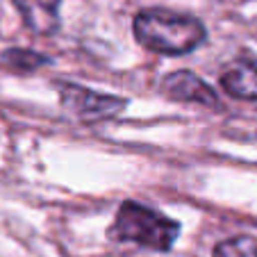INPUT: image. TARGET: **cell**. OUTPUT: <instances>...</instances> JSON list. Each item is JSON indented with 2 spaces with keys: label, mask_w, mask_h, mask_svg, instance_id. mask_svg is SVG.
Returning a JSON list of instances; mask_svg holds the SVG:
<instances>
[{
  "label": "cell",
  "mask_w": 257,
  "mask_h": 257,
  "mask_svg": "<svg viewBox=\"0 0 257 257\" xmlns=\"http://www.w3.org/2000/svg\"><path fill=\"white\" fill-rule=\"evenodd\" d=\"M135 37L144 48L160 55H187L203 46L207 30L196 16L155 7L135 16Z\"/></svg>",
  "instance_id": "obj_1"
},
{
  "label": "cell",
  "mask_w": 257,
  "mask_h": 257,
  "mask_svg": "<svg viewBox=\"0 0 257 257\" xmlns=\"http://www.w3.org/2000/svg\"><path fill=\"white\" fill-rule=\"evenodd\" d=\"M182 225L173 218L146 207L137 200H125L116 212V221L109 228V239L137 243L153 250H169L175 243Z\"/></svg>",
  "instance_id": "obj_2"
},
{
  "label": "cell",
  "mask_w": 257,
  "mask_h": 257,
  "mask_svg": "<svg viewBox=\"0 0 257 257\" xmlns=\"http://www.w3.org/2000/svg\"><path fill=\"white\" fill-rule=\"evenodd\" d=\"M57 89H59V98H62V107L75 118H80V121L112 118V116H118L127 107L125 98L98 93V91H91V89L80 87V84L59 82Z\"/></svg>",
  "instance_id": "obj_3"
},
{
  "label": "cell",
  "mask_w": 257,
  "mask_h": 257,
  "mask_svg": "<svg viewBox=\"0 0 257 257\" xmlns=\"http://www.w3.org/2000/svg\"><path fill=\"white\" fill-rule=\"evenodd\" d=\"M162 91L171 98V100L180 102H198V105L212 107L218 109L221 100L214 93V89L207 82H203L200 78H196L191 71H175L171 75H166V80L162 82Z\"/></svg>",
  "instance_id": "obj_4"
},
{
  "label": "cell",
  "mask_w": 257,
  "mask_h": 257,
  "mask_svg": "<svg viewBox=\"0 0 257 257\" xmlns=\"http://www.w3.org/2000/svg\"><path fill=\"white\" fill-rule=\"evenodd\" d=\"M218 82L225 93L239 100H257V57L241 55L221 71Z\"/></svg>",
  "instance_id": "obj_5"
},
{
  "label": "cell",
  "mask_w": 257,
  "mask_h": 257,
  "mask_svg": "<svg viewBox=\"0 0 257 257\" xmlns=\"http://www.w3.org/2000/svg\"><path fill=\"white\" fill-rule=\"evenodd\" d=\"M19 10L25 28L34 34H55L59 30L62 0H12Z\"/></svg>",
  "instance_id": "obj_6"
},
{
  "label": "cell",
  "mask_w": 257,
  "mask_h": 257,
  "mask_svg": "<svg viewBox=\"0 0 257 257\" xmlns=\"http://www.w3.org/2000/svg\"><path fill=\"white\" fill-rule=\"evenodd\" d=\"M0 62L10 66L12 71L19 73H32L37 68L50 64V59L41 53H34V50H25V48H10L0 55Z\"/></svg>",
  "instance_id": "obj_7"
},
{
  "label": "cell",
  "mask_w": 257,
  "mask_h": 257,
  "mask_svg": "<svg viewBox=\"0 0 257 257\" xmlns=\"http://www.w3.org/2000/svg\"><path fill=\"white\" fill-rule=\"evenodd\" d=\"M212 257H257V239L250 234L225 239L214 246Z\"/></svg>",
  "instance_id": "obj_8"
}]
</instances>
